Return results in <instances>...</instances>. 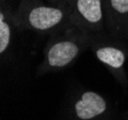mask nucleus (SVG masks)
Masks as SVG:
<instances>
[{"mask_svg":"<svg viewBox=\"0 0 128 120\" xmlns=\"http://www.w3.org/2000/svg\"><path fill=\"white\" fill-rule=\"evenodd\" d=\"M92 38V33L74 26L53 34L45 46L42 62L36 69L38 75L67 69L87 48L91 47Z\"/></svg>","mask_w":128,"mask_h":120,"instance_id":"obj_1","label":"nucleus"},{"mask_svg":"<svg viewBox=\"0 0 128 120\" xmlns=\"http://www.w3.org/2000/svg\"><path fill=\"white\" fill-rule=\"evenodd\" d=\"M12 17L19 29L52 35L73 27L67 7L62 3L46 4L39 0H22Z\"/></svg>","mask_w":128,"mask_h":120,"instance_id":"obj_2","label":"nucleus"},{"mask_svg":"<svg viewBox=\"0 0 128 120\" xmlns=\"http://www.w3.org/2000/svg\"><path fill=\"white\" fill-rule=\"evenodd\" d=\"M118 37L109 33L106 35L104 31L94 33L91 43V49L96 57L102 63L120 84L125 86L127 84V76L124 65L127 58V51L125 46Z\"/></svg>","mask_w":128,"mask_h":120,"instance_id":"obj_3","label":"nucleus"},{"mask_svg":"<svg viewBox=\"0 0 128 120\" xmlns=\"http://www.w3.org/2000/svg\"><path fill=\"white\" fill-rule=\"evenodd\" d=\"M105 0H66L70 23L76 29L98 33L105 31Z\"/></svg>","mask_w":128,"mask_h":120,"instance_id":"obj_4","label":"nucleus"},{"mask_svg":"<svg viewBox=\"0 0 128 120\" xmlns=\"http://www.w3.org/2000/svg\"><path fill=\"white\" fill-rule=\"evenodd\" d=\"M111 109L102 94L84 90L75 94L67 109L66 120H110Z\"/></svg>","mask_w":128,"mask_h":120,"instance_id":"obj_5","label":"nucleus"},{"mask_svg":"<svg viewBox=\"0 0 128 120\" xmlns=\"http://www.w3.org/2000/svg\"><path fill=\"white\" fill-rule=\"evenodd\" d=\"M104 8L108 32L123 38L128 29V0H105Z\"/></svg>","mask_w":128,"mask_h":120,"instance_id":"obj_6","label":"nucleus"},{"mask_svg":"<svg viewBox=\"0 0 128 120\" xmlns=\"http://www.w3.org/2000/svg\"><path fill=\"white\" fill-rule=\"evenodd\" d=\"M16 25L14 17L5 9L0 12V54L1 58L5 57L12 49L14 41V28Z\"/></svg>","mask_w":128,"mask_h":120,"instance_id":"obj_7","label":"nucleus"},{"mask_svg":"<svg viewBox=\"0 0 128 120\" xmlns=\"http://www.w3.org/2000/svg\"><path fill=\"white\" fill-rule=\"evenodd\" d=\"M65 1H66V0H53L52 2H54V3H62V4H64Z\"/></svg>","mask_w":128,"mask_h":120,"instance_id":"obj_8","label":"nucleus"},{"mask_svg":"<svg viewBox=\"0 0 128 120\" xmlns=\"http://www.w3.org/2000/svg\"><path fill=\"white\" fill-rule=\"evenodd\" d=\"M123 38L128 41V29H127V31H126V32H125V34H124V37H123Z\"/></svg>","mask_w":128,"mask_h":120,"instance_id":"obj_9","label":"nucleus"},{"mask_svg":"<svg viewBox=\"0 0 128 120\" xmlns=\"http://www.w3.org/2000/svg\"><path fill=\"white\" fill-rule=\"evenodd\" d=\"M124 120H128V113H127V115H125V117H124Z\"/></svg>","mask_w":128,"mask_h":120,"instance_id":"obj_10","label":"nucleus"}]
</instances>
